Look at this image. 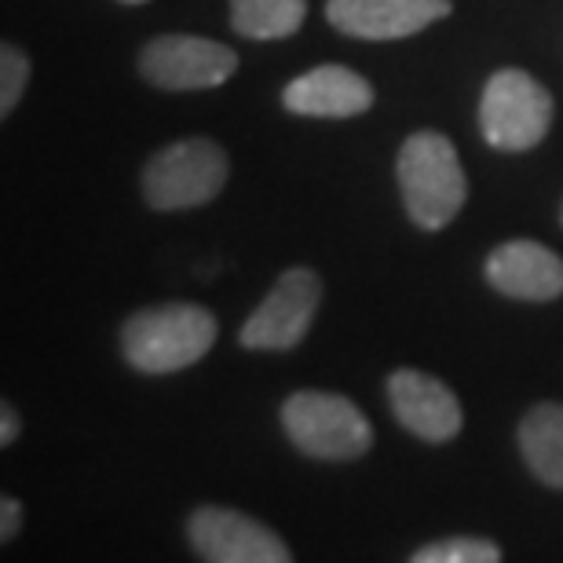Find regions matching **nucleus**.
Returning <instances> with one entry per match:
<instances>
[{
    "label": "nucleus",
    "instance_id": "1",
    "mask_svg": "<svg viewBox=\"0 0 563 563\" xmlns=\"http://www.w3.org/2000/svg\"><path fill=\"white\" fill-rule=\"evenodd\" d=\"M396 173L407 217L421 231H443L468 198V179L465 168H461V157L454 143L439 136V132H413L402 143Z\"/></svg>",
    "mask_w": 563,
    "mask_h": 563
},
{
    "label": "nucleus",
    "instance_id": "2",
    "mask_svg": "<svg viewBox=\"0 0 563 563\" xmlns=\"http://www.w3.org/2000/svg\"><path fill=\"white\" fill-rule=\"evenodd\" d=\"M217 344V319L198 303H162L132 314L121 330L125 363L140 374H176Z\"/></svg>",
    "mask_w": 563,
    "mask_h": 563
},
{
    "label": "nucleus",
    "instance_id": "3",
    "mask_svg": "<svg viewBox=\"0 0 563 563\" xmlns=\"http://www.w3.org/2000/svg\"><path fill=\"white\" fill-rule=\"evenodd\" d=\"M282 428L300 454L319 461H355L374 446L363 410L333 391H292L282 402Z\"/></svg>",
    "mask_w": 563,
    "mask_h": 563
},
{
    "label": "nucleus",
    "instance_id": "4",
    "mask_svg": "<svg viewBox=\"0 0 563 563\" xmlns=\"http://www.w3.org/2000/svg\"><path fill=\"white\" fill-rule=\"evenodd\" d=\"M223 184H228V154L206 136L168 143L143 168V198L162 212L206 206L220 195Z\"/></svg>",
    "mask_w": 563,
    "mask_h": 563
},
{
    "label": "nucleus",
    "instance_id": "5",
    "mask_svg": "<svg viewBox=\"0 0 563 563\" xmlns=\"http://www.w3.org/2000/svg\"><path fill=\"white\" fill-rule=\"evenodd\" d=\"M553 125V96L527 70H498L483 88L479 129L494 151H531Z\"/></svg>",
    "mask_w": 563,
    "mask_h": 563
},
{
    "label": "nucleus",
    "instance_id": "6",
    "mask_svg": "<svg viewBox=\"0 0 563 563\" xmlns=\"http://www.w3.org/2000/svg\"><path fill=\"white\" fill-rule=\"evenodd\" d=\"M322 300V278L311 267H289L278 275L272 292L245 319L239 344L250 352H289L308 336Z\"/></svg>",
    "mask_w": 563,
    "mask_h": 563
},
{
    "label": "nucleus",
    "instance_id": "7",
    "mask_svg": "<svg viewBox=\"0 0 563 563\" xmlns=\"http://www.w3.org/2000/svg\"><path fill=\"white\" fill-rule=\"evenodd\" d=\"M239 70V52L209 37L190 33H165L140 52V74L165 92H195V88H220Z\"/></svg>",
    "mask_w": 563,
    "mask_h": 563
},
{
    "label": "nucleus",
    "instance_id": "8",
    "mask_svg": "<svg viewBox=\"0 0 563 563\" xmlns=\"http://www.w3.org/2000/svg\"><path fill=\"white\" fill-rule=\"evenodd\" d=\"M187 538L195 553L209 563H289L286 542L261 520L220 505H201L190 512Z\"/></svg>",
    "mask_w": 563,
    "mask_h": 563
},
{
    "label": "nucleus",
    "instance_id": "9",
    "mask_svg": "<svg viewBox=\"0 0 563 563\" xmlns=\"http://www.w3.org/2000/svg\"><path fill=\"white\" fill-rule=\"evenodd\" d=\"M446 15L450 0H325L330 26L358 41L413 37Z\"/></svg>",
    "mask_w": 563,
    "mask_h": 563
},
{
    "label": "nucleus",
    "instance_id": "10",
    "mask_svg": "<svg viewBox=\"0 0 563 563\" xmlns=\"http://www.w3.org/2000/svg\"><path fill=\"white\" fill-rule=\"evenodd\" d=\"M388 402L396 421L424 443H446L465 421L454 391L421 369H396L388 377Z\"/></svg>",
    "mask_w": 563,
    "mask_h": 563
},
{
    "label": "nucleus",
    "instance_id": "11",
    "mask_svg": "<svg viewBox=\"0 0 563 563\" xmlns=\"http://www.w3.org/2000/svg\"><path fill=\"white\" fill-rule=\"evenodd\" d=\"M487 282L501 297L545 303L563 297V261L542 242L516 239L487 256Z\"/></svg>",
    "mask_w": 563,
    "mask_h": 563
},
{
    "label": "nucleus",
    "instance_id": "12",
    "mask_svg": "<svg viewBox=\"0 0 563 563\" xmlns=\"http://www.w3.org/2000/svg\"><path fill=\"white\" fill-rule=\"evenodd\" d=\"M282 103H286L289 114L300 118H358L374 107V88L363 74L325 63L289 81L286 92H282Z\"/></svg>",
    "mask_w": 563,
    "mask_h": 563
},
{
    "label": "nucleus",
    "instance_id": "13",
    "mask_svg": "<svg viewBox=\"0 0 563 563\" xmlns=\"http://www.w3.org/2000/svg\"><path fill=\"white\" fill-rule=\"evenodd\" d=\"M520 450L527 468L545 487L563 490V402H538L520 421Z\"/></svg>",
    "mask_w": 563,
    "mask_h": 563
},
{
    "label": "nucleus",
    "instance_id": "14",
    "mask_svg": "<svg viewBox=\"0 0 563 563\" xmlns=\"http://www.w3.org/2000/svg\"><path fill=\"white\" fill-rule=\"evenodd\" d=\"M308 0H231V30L250 41H282L303 26Z\"/></svg>",
    "mask_w": 563,
    "mask_h": 563
},
{
    "label": "nucleus",
    "instance_id": "15",
    "mask_svg": "<svg viewBox=\"0 0 563 563\" xmlns=\"http://www.w3.org/2000/svg\"><path fill=\"white\" fill-rule=\"evenodd\" d=\"M413 563H498L501 549L487 538H446V542L421 545L410 556Z\"/></svg>",
    "mask_w": 563,
    "mask_h": 563
},
{
    "label": "nucleus",
    "instance_id": "16",
    "mask_svg": "<svg viewBox=\"0 0 563 563\" xmlns=\"http://www.w3.org/2000/svg\"><path fill=\"white\" fill-rule=\"evenodd\" d=\"M26 81H30V59L15 44H4L0 48V114L4 118L19 107Z\"/></svg>",
    "mask_w": 563,
    "mask_h": 563
},
{
    "label": "nucleus",
    "instance_id": "17",
    "mask_svg": "<svg viewBox=\"0 0 563 563\" xmlns=\"http://www.w3.org/2000/svg\"><path fill=\"white\" fill-rule=\"evenodd\" d=\"M19 523H22V505L15 498H4L0 501V542H11L19 534Z\"/></svg>",
    "mask_w": 563,
    "mask_h": 563
},
{
    "label": "nucleus",
    "instance_id": "18",
    "mask_svg": "<svg viewBox=\"0 0 563 563\" xmlns=\"http://www.w3.org/2000/svg\"><path fill=\"white\" fill-rule=\"evenodd\" d=\"M15 435H19V413L11 402H4V407H0V446H11Z\"/></svg>",
    "mask_w": 563,
    "mask_h": 563
},
{
    "label": "nucleus",
    "instance_id": "19",
    "mask_svg": "<svg viewBox=\"0 0 563 563\" xmlns=\"http://www.w3.org/2000/svg\"><path fill=\"white\" fill-rule=\"evenodd\" d=\"M121 4H146V0H121Z\"/></svg>",
    "mask_w": 563,
    "mask_h": 563
},
{
    "label": "nucleus",
    "instance_id": "20",
    "mask_svg": "<svg viewBox=\"0 0 563 563\" xmlns=\"http://www.w3.org/2000/svg\"><path fill=\"white\" fill-rule=\"evenodd\" d=\"M560 220H563V209H560Z\"/></svg>",
    "mask_w": 563,
    "mask_h": 563
}]
</instances>
